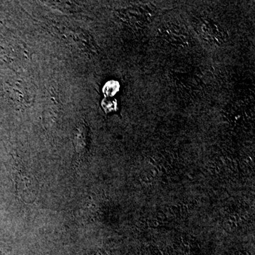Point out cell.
<instances>
[{"instance_id": "1", "label": "cell", "mask_w": 255, "mask_h": 255, "mask_svg": "<svg viewBox=\"0 0 255 255\" xmlns=\"http://www.w3.org/2000/svg\"><path fill=\"white\" fill-rule=\"evenodd\" d=\"M119 90V84L118 82L112 81L107 82L104 87L103 92L107 97H113Z\"/></svg>"}]
</instances>
